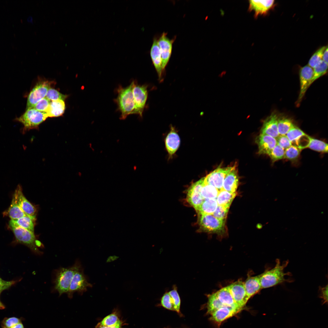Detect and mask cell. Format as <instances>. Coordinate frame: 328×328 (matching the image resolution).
<instances>
[{
	"instance_id": "bcb514c9",
	"label": "cell",
	"mask_w": 328,
	"mask_h": 328,
	"mask_svg": "<svg viewBox=\"0 0 328 328\" xmlns=\"http://www.w3.org/2000/svg\"><path fill=\"white\" fill-rule=\"evenodd\" d=\"M276 139L277 144L285 150L292 145L291 143L286 135H279Z\"/></svg>"
},
{
	"instance_id": "8d00e7d4",
	"label": "cell",
	"mask_w": 328,
	"mask_h": 328,
	"mask_svg": "<svg viewBox=\"0 0 328 328\" xmlns=\"http://www.w3.org/2000/svg\"><path fill=\"white\" fill-rule=\"evenodd\" d=\"M301 150L299 147L292 145L285 150L284 158L291 161L296 160L299 157Z\"/></svg>"
},
{
	"instance_id": "836d02e7",
	"label": "cell",
	"mask_w": 328,
	"mask_h": 328,
	"mask_svg": "<svg viewBox=\"0 0 328 328\" xmlns=\"http://www.w3.org/2000/svg\"><path fill=\"white\" fill-rule=\"evenodd\" d=\"M224 306L219 300L215 293L208 296L207 304V312L211 314L217 309Z\"/></svg>"
},
{
	"instance_id": "d6a6232c",
	"label": "cell",
	"mask_w": 328,
	"mask_h": 328,
	"mask_svg": "<svg viewBox=\"0 0 328 328\" xmlns=\"http://www.w3.org/2000/svg\"><path fill=\"white\" fill-rule=\"evenodd\" d=\"M307 148L319 152L327 153L328 144L322 141L310 137Z\"/></svg>"
},
{
	"instance_id": "f35d334b",
	"label": "cell",
	"mask_w": 328,
	"mask_h": 328,
	"mask_svg": "<svg viewBox=\"0 0 328 328\" xmlns=\"http://www.w3.org/2000/svg\"><path fill=\"white\" fill-rule=\"evenodd\" d=\"M326 48V46H323L316 52L310 59L308 65L312 68H314L322 60L323 54Z\"/></svg>"
},
{
	"instance_id": "603a6c76",
	"label": "cell",
	"mask_w": 328,
	"mask_h": 328,
	"mask_svg": "<svg viewBox=\"0 0 328 328\" xmlns=\"http://www.w3.org/2000/svg\"><path fill=\"white\" fill-rule=\"evenodd\" d=\"M239 184L237 171L234 166L225 176L223 183L222 189L231 193L236 192Z\"/></svg>"
},
{
	"instance_id": "3957f363",
	"label": "cell",
	"mask_w": 328,
	"mask_h": 328,
	"mask_svg": "<svg viewBox=\"0 0 328 328\" xmlns=\"http://www.w3.org/2000/svg\"><path fill=\"white\" fill-rule=\"evenodd\" d=\"M81 266L80 262L77 260L71 267L61 268L56 270L54 290L58 292L59 296L64 293L67 294L74 274Z\"/></svg>"
},
{
	"instance_id": "f907efd6",
	"label": "cell",
	"mask_w": 328,
	"mask_h": 328,
	"mask_svg": "<svg viewBox=\"0 0 328 328\" xmlns=\"http://www.w3.org/2000/svg\"><path fill=\"white\" fill-rule=\"evenodd\" d=\"M328 48L326 47L324 51L322 56V60L328 63Z\"/></svg>"
},
{
	"instance_id": "d6986e66",
	"label": "cell",
	"mask_w": 328,
	"mask_h": 328,
	"mask_svg": "<svg viewBox=\"0 0 328 328\" xmlns=\"http://www.w3.org/2000/svg\"><path fill=\"white\" fill-rule=\"evenodd\" d=\"M159 36L155 35L150 51V54L153 64L157 73L159 78L161 80L163 73L162 68V59L160 48L158 44Z\"/></svg>"
},
{
	"instance_id": "8992f818",
	"label": "cell",
	"mask_w": 328,
	"mask_h": 328,
	"mask_svg": "<svg viewBox=\"0 0 328 328\" xmlns=\"http://www.w3.org/2000/svg\"><path fill=\"white\" fill-rule=\"evenodd\" d=\"M92 286V284L87 281L81 266L74 274L67 294L68 297L71 299L74 292H77L80 295H82L87 291L88 288Z\"/></svg>"
},
{
	"instance_id": "f546056e",
	"label": "cell",
	"mask_w": 328,
	"mask_h": 328,
	"mask_svg": "<svg viewBox=\"0 0 328 328\" xmlns=\"http://www.w3.org/2000/svg\"><path fill=\"white\" fill-rule=\"evenodd\" d=\"M7 214L11 220L18 219L26 215L13 196L11 205L7 211Z\"/></svg>"
},
{
	"instance_id": "9a60e30c",
	"label": "cell",
	"mask_w": 328,
	"mask_h": 328,
	"mask_svg": "<svg viewBox=\"0 0 328 328\" xmlns=\"http://www.w3.org/2000/svg\"><path fill=\"white\" fill-rule=\"evenodd\" d=\"M228 286L235 302L242 308L250 298L247 295L244 282L237 281Z\"/></svg>"
},
{
	"instance_id": "2e32d148",
	"label": "cell",
	"mask_w": 328,
	"mask_h": 328,
	"mask_svg": "<svg viewBox=\"0 0 328 328\" xmlns=\"http://www.w3.org/2000/svg\"><path fill=\"white\" fill-rule=\"evenodd\" d=\"M13 196L15 198L21 209L26 215L36 217V208L24 196L22 192V187L20 185L17 186Z\"/></svg>"
},
{
	"instance_id": "60d3db41",
	"label": "cell",
	"mask_w": 328,
	"mask_h": 328,
	"mask_svg": "<svg viewBox=\"0 0 328 328\" xmlns=\"http://www.w3.org/2000/svg\"><path fill=\"white\" fill-rule=\"evenodd\" d=\"M169 293L172 299L175 311L179 312L180 299L176 289L175 288L173 289L170 291Z\"/></svg>"
},
{
	"instance_id": "816d5d0a",
	"label": "cell",
	"mask_w": 328,
	"mask_h": 328,
	"mask_svg": "<svg viewBox=\"0 0 328 328\" xmlns=\"http://www.w3.org/2000/svg\"><path fill=\"white\" fill-rule=\"evenodd\" d=\"M11 328H24V327L23 324L22 323V322H20L19 323L15 324V325L14 326H13Z\"/></svg>"
},
{
	"instance_id": "d4e9b609",
	"label": "cell",
	"mask_w": 328,
	"mask_h": 328,
	"mask_svg": "<svg viewBox=\"0 0 328 328\" xmlns=\"http://www.w3.org/2000/svg\"><path fill=\"white\" fill-rule=\"evenodd\" d=\"M261 275L249 277L244 282L247 295L249 298L262 289L260 280Z\"/></svg>"
},
{
	"instance_id": "b9f144b4",
	"label": "cell",
	"mask_w": 328,
	"mask_h": 328,
	"mask_svg": "<svg viewBox=\"0 0 328 328\" xmlns=\"http://www.w3.org/2000/svg\"><path fill=\"white\" fill-rule=\"evenodd\" d=\"M161 303L164 308L172 310L175 311L172 299L169 292L165 293L161 299Z\"/></svg>"
},
{
	"instance_id": "83f0119b",
	"label": "cell",
	"mask_w": 328,
	"mask_h": 328,
	"mask_svg": "<svg viewBox=\"0 0 328 328\" xmlns=\"http://www.w3.org/2000/svg\"><path fill=\"white\" fill-rule=\"evenodd\" d=\"M236 195V192L231 193L222 189L219 191L216 198L218 205L229 209L230 205Z\"/></svg>"
},
{
	"instance_id": "f1b7e54d",
	"label": "cell",
	"mask_w": 328,
	"mask_h": 328,
	"mask_svg": "<svg viewBox=\"0 0 328 328\" xmlns=\"http://www.w3.org/2000/svg\"><path fill=\"white\" fill-rule=\"evenodd\" d=\"M217 206L216 199H205L196 211L199 214H212Z\"/></svg>"
},
{
	"instance_id": "44dd1931",
	"label": "cell",
	"mask_w": 328,
	"mask_h": 328,
	"mask_svg": "<svg viewBox=\"0 0 328 328\" xmlns=\"http://www.w3.org/2000/svg\"><path fill=\"white\" fill-rule=\"evenodd\" d=\"M241 310L240 309L232 307L224 306L211 314L210 319L211 320L217 323H220Z\"/></svg>"
},
{
	"instance_id": "c3c4849f",
	"label": "cell",
	"mask_w": 328,
	"mask_h": 328,
	"mask_svg": "<svg viewBox=\"0 0 328 328\" xmlns=\"http://www.w3.org/2000/svg\"><path fill=\"white\" fill-rule=\"evenodd\" d=\"M319 292L321 298L322 299L324 302H327L328 285L323 287H320Z\"/></svg>"
},
{
	"instance_id": "e575fe53",
	"label": "cell",
	"mask_w": 328,
	"mask_h": 328,
	"mask_svg": "<svg viewBox=\"0 0 328 328\" xmlns=\"http://www.w3.org/2000/svg\"><path fill=\"white\" fill-rule=\"evenodd\" d=\"M327 69L328 63L323 60H321L313 68V74L311 84L325 74L327 71Z\"/></svg>"
},
{
	"instance_id": "4dcf8cb0",
	"label": "cell",
	"mask_w": 328,
	"mask_h": 328,
	"mask_svg": "<svg viewBox=\"0 0 328 328\" xmlns=\"http://www.w3.org/2000/svg\"><path fill=\"white\" fill-rule=\"evenodd\" d=\"M294 125L292 120L285 116H278L277 127L279 135H286Z\"/></svg>"
},
{
	"instance_id": "52a82bcc",
	"label": "cell",
	"mask_w": 328,
	"mask_h": 328,
	"mask_svg": "<svg viewBox=\"0 0 328 328\" xmlns=\"http://www.w3.org/2000/svg\"><path fill=\"white\" fill-rule=\"evenodd\" d=\"M199 214V224L202 230L218 234L224 232L225 221L220 220L212 214Z\"/></svg>"
},
{
	"instance_id": "7bdbcfd3",
	"label": "cell",
	"mask_w": 328,
	"mask_h": 328,
	"mask_svg": "<svg viewBox=\"0 0 328 328\" xmlns=\"http://www.w3.org/2000/svg\"><path fill=\"white\" fill-rule=\"evenodd\" d=\"M51 101L45 97L39 101L32 108L38 111L46 112Z\"/></svg>"
},
{
	"instance_id": "ba28073f",
	"label": "cell",
	"mask_w": 328,
	"mask_h": 328,
	"mask_svg": "<svg viewBox=\"0 0 328 328\" xmlns=\"http://www.w3.org/2000/svg\"><path fill=\"white\" fill-rule=\"evenodd\" d=\"M147 88L148 85L138 84L136 81L134 80L132 89L135 104L134 114H138L141 117L148 98Z\"/></svg>"
},
{
	"instance_id": "74e56055",
	"label": "cell",
	"mask_w": 328,
	"mask_h": 328,
	"mask_svg": "<svg viewBox=\"0 0 328 328\" xmlns=\"http://www.w3.org/2000/svg\"><path fill=\"white\" fill-rule=\"evenodd\" d=\"M285 150L277 144L268 155L272 162L284 159Z\"/></svg>"
},
{
	"instance_id": "d590c367",
	"label": "cell",
	"mask_w": 328,
	"mask_h": 328,
	"mask_svg": "<svg viewBox=\"0 0 328 328\" xmlns=\"http://www.w3.org/2000/svg\"><path fill=\"white\" fill-rule=\"evenodd\" d=\"M219 192L214 186L205 184L201 189V194L205 199H216Z\"/></svg>"
},
{
	"instance_id": "30bf717a",
	"label": "cell",
	"mask_w": 328,
	"mask_h": 328,
	"mask_svg": "<svg viewBox=\"0 0 328 328\" xmlns=\"http://www.w3.org/2000/svg\"><path fill=\"white\" fill-rule=\"evenodd\" d=\"M167 32H163L159 36L158 42L162 59V68L163 72L165 71L172 54L173 45L176 38L175 36L170 39L167 36Z\"/></svg>"
},
{
	"instance_id": "ffe728a7",
	"label": "cell",
	"mask_w": 328,
	"mask_h": 328,
	"mask_svg": "<svg viewBox=\"0 0 328 328\" xmlns=\"http://www.w3.org/2000/svg\"><path fill=\"white\" fill-rule=\"evenodd\" d=\"M180 142L178 134L174 127L171 126L170 131L166 137L165 140L166 148L169 159L173 158V156L179 148Z\"/></svg>"
},
{
	"instance_id": "f5cc1de1",
	"label": "cell",
	"mask_w": 328,
	"mask_h": 328,
	"mask_svg": "<svg viewBox=\"0 0 328 328\" xmlns=\"http://www.w3.org/2000/svg\"><path fill=\"white\" fill-rule=\"evenodd\" d=\"M2 291H0V295L1 292ZM5 306L2 303L0 299V309H5Z\"/></svg>"
},
{
	"instance_id": "277c9868",
	"label": "cell",
	"mask_w": 328,
	"mask_h": 328,
	"mask_svg": "<svg viewBox=\"0 0 328 328\" xmlns=\"http://www.w3.org/2000/svg\"><path fill=\"white\" fill-rule=\"evenodd\" d=\"M48 117L46 112L32 108L26 109L23 114L15 120L23 125L21 131L24 134L31 129L38 128L39 125Z\"/></svg>"
},
{
	"instance_id": "6da1fadb",
	"label": "cell",
	"mask_w": 328,
	"mask_h": 328,
	"mask_svg": "<svg viewBox=\"0 0 328 328\" xmlns=\"http://www.w3.org/2000/svg\"><path fill=\"white\" fill-rule=\"evenodd\" d=\"M275 266L270 269H267L261 274L260 280L262 289L268 288L281 284L285 282H289V279L285 278L286 275H291L290 272L285 273L284 269L289 263V261H284L282 263L280 260L277 259Z\"/></svg>"
},
{
	"instance_id": "7402d4cb",
	"label": "cell",
	"mask_w": 328,
	"mask_h": 328,
	"mask_svg": "<svg viewBox=\"0 0 328 328\" xmlns=\"http://www.w3.org/2000/svg\"><path fill=\"white\" fill-rule=\"evenodd\" d=\"M274 0H250L248 10L250 11H254L255 17L256 18L259 15L265 14L272 7Z\"/></svg>"
},
{
	"instance_id": "7a4b0ae2",
	"label": "cell",
	"mask_w": 328,
	"mask_h": 328,
	"mask_svg": "<svg viewBox=\"0 0 328 328\" xmlns=\"http://www.w3.org/2000/svg\"><path fill=\"white\" fill-rule=\"evenodd\" d=\"M134 80L125 87L119 86L117 89L118 94L115 99L118 109L121 113L120 119L124 120L129 115L134 114L135 104L132 89Z\"/></svg>"
},
{
	"instance_id": "7c38bea8",
	"label": "cell",
	"mask_w": 328,
	"mask_h": 328,
	"mask_svg": "<svg viewBox=\"0 0 328 328\" xmlns=\"http://www.w3.org/2000/svg\"><path fill=\"white\" fill-rule=\"evenodd\" d=\"M234 167H218L205 177V184L214 186L219 191L221 190L222 189L223 182L225 176Z\"/></svg>"
},
{
	"instance_id": "681fc988",
	"label": "cell",
	"mask_w": 328,
	"mask_h": 328,
	"mask_svg": "<svg viewBox=\"0 0 328 328\" xmlns=\"http://www.w3.org/2000/svg\"><path fill=\"white\" fill-rule=\"evenodd\" d=\"M123 323L122 322L115 326H104L97 324L95 328H122Z\"/></svg>"
},
{
	"instance_id": "ac0fdd59",
	"label": "cell",
	"mask_w": 328,
	"mask_h": 328,
	"mask_svg": "<svg viewBox=\"0 0 328 328\" xmlns=\"http://www.w3.org/2000/svg\"><path fill=\"white\" fill-rule=\"evenodd\" d=\"M278 115L273 112L264 121L261 134L266 135L276 139L279 135L278 129Z\"/></svg>"
},
{
	"instance_id": "8fae6325",
	"label": "cell",
	"mask_w": 328,
	"mask_h": 328,
	"mask_svg": "<svg viewBox=\"0 0 328 328\" xmlns=\"http://www.w3.org/2000/svg\"><path fill=\"white\" fill-rule=\"evenodd\" d=\"M205 177L193 183L189 188L187 194V202L196 210L205 199L201 194V189L205 184Z\"/></svg>"
},
{
	"instance_id": "ee69618b",
	"label": "cell",
	"mask_w": 328,
	"mask_h": 328,
	"mask_svg": "<svg viewBox=\"0 0 328 328\" xmlns=\"http://www.w3.org/2000/svg\"><path fill=\"white\" fill-rule=\"evenodd\" d=\"M229 210L218 205L216 209L212 215L220 220L225 221Z\"/></svg>"
},
{
	"instance_id": "484cf974",
	"label": "cell",
	"mask_w": 328,
	"mask_h": 328,
	"mask_svg": "<svg viewBox=\"0 0 328 328\" xmlns=\"http://www.w3.org/2000/svg\"><path fill=\"white\" fill-rule=\"evenodd\" d=\"M36 217L26 215L15 220H11L9 226L19 227L34 232L35 221Z\"/></svg>"
},
{
	"instance_id": "1f68e13d",
	"label": "cell",
	"mask_w": 328,
	"mask_h": 328,
	"mask_svg": "<svg viewBox=\"0 0 328 328\" xmlns=\"http://www.w3.org/2000/svg\"><path fill=\"white\" fill-rule=\"evenodd\" d=\"M122 322L120 318L118 311H114L104 317L97 324L100 326H115Z\"/></svg>"
},
{
	"instance_id": "e0dca14e",
	"label": "cell",
	"mask_w": 328,
	"mask_h": 328,
	"mask_svg": "<svg viewBox=\"0 0 328 328\" xmlns=\"http://www.w3.org/2000/svg\"><path fill=\"white\" fill-rule=\"evenodd\" d=\"M255 142L258 145V153L259 154L268 155L277 144L275 138L261 133L256 137Z\"/></svg>"
},
{
	"instance_id": "4316f807",
	"label": "cell",
	"mask_w": 328,
	"mask_h": 328,
	"mask_svg": "<svg viewBox=\"0 0 328 328\" xmlns=\"http://www.w3.org/2000/svg\"><path fill=\"white\" fill-rule=\"evenodd\" d=\"M65 109L64 101L62 100L51 101L46 112L48 117H57L63 114Z\"/></svg>"
},
{
	"instance_id": "7dc6e473",
	"label": "cell",
	"mask_w": 328,
	"mask_h": 328,
	"mask_svg": "<svg viewBox=\"0 0 328 328\" xmlns=\"http://www.w3.org/2000/svg\"><path fill=\"white\" fill-rule=\"evenodd\" d=\"M15 283V282L13 281H5L2 279L0 277V291L2 292L9 288Z\"/></svg>"
},
{
	"instance_id": "9c48e42d",
	"label": "cell",
	"mask_w": 328,
	"mask_h": 328,
	"mask_svg": "<svg viewBox=\"0 0 328 328\" xmlns=\"http://www.w3.org/2000/svg\"><path fill=\"white\" fill-rule=\"evenodd\" d=\"M53 83V82L46 80L39 81L28 95L26 109L32 108L39 101L45 97Z\"/></svg>"
},
{
	"instance_id": "4fadbf2b",
	"label": "cell",
	"mask_w": 328,
	"mask_h": 328,
	"mask_svg": "<svg viewBox=\"0 0 328 328\" xmlns=\"http://www.w3.org/2000/svg\"><path fill=\"white\" fill-rule=\"evenodd\" d=\"M286 135L292 145L297 147L301 150L307 148L310 136L295 125Z\"/></svg>"
},
{
	"instance_id": "db71d44e",
	"label": "cell",
	"mask_w": 328,
	"mask_h": 328,
	"mask_svg": "<svg viewBox=\"0 0 328 328\" xmlns=\"http://www.w3.org/2000/svg\"><path fill=\"white\" fill-rule=\"evenodd\" d=\"M28 21H29V22H32V17H29L28 18Z\"/></svg>"
},
{
	"instance_id": "cb8c5ba5",
	"label": "cell",
	"mask_w": 328,
	"mask_h": 328,
	"mask_svg": "<svg viewBox=\"0 0 328 328\" xmlns=\"http://www.w3.org/2000/svg\"><path fill=\"white\" fill-rule=\"evenodd\" d=\"M215 293L219 300L224 306L241 310L242 309L235 302L228 286L220 289Z\"/></svg>"
},
{
	"instance_id": "f6af8a7d",
	"label": "cell",
	"mask_w": 328,
	"mask_h": 328,
	"mask_svg": "<svg viewBox=\"0 0 328 328\" xmlns=\"http://www.w3.org/2000/svg\"><path fill=\"white\" fill-rule=\"evenodd\" d=\"M22 322L21 319L15 317L4 318L1 323L2 328H11L15 324Z\"/></svg>"
},
{
	"instance_id": "ab89813d",
	"label": "cell",
	"mask_w": 328,
	"mask_h": 328,
	"mask_svg": "<svg viewBox=\"0 0 328 328\" xmlns=\"http://www.w3.org/2000/svg\"><path fill=\"white\" fill-rule=\"evenodd\" d=\"M67 97V95L63 94L56 90L50 88L48 90L45 97L51 101L57 100L64 101Z\"/></svg>"
},
{
	"instance_id": "5b68a950",
	"label": "cell",
	"mask_w": 328,
	"mask_h": 328,
	"mask_svg": "<svg viewBox=\"0 0 328 328\" xmlns=\"http://www.w3.org/2000/svg\"><path fill=\"white\" fill-rule=\"evenodd\" d=\"M9 227L17 242L26 245L36 255H40L43 254L39 249L41 243L36 240L34 232L19 227Z\"/></svg>"
},
{
	"instance_id": "5bb4252c",
	"label": "cell",
	"mask_w": 328,
	"mask_h": 328,
	"mask_svg": "<svg viewBox=\"0 0 328 328\" xmlns=\"http://www.w3.org/2000/svg\"><path fill=\"white\" fill-rule=\"evenodd\" d=\"M313 74V69L308 65L301 67L299 70L300 91L297 101L299 105L307 89L311 84Z\"/></svg>"
}]
</instances>
